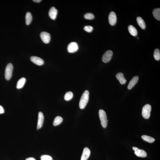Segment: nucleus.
I'll use <instances>...</instances> for the list:
<instances>
[{"label": "nucleus", "mask_w": 160, "mask_h": 160, "mask_svg": "<svg viewBox=\"0 0 160 160\" xmlns=\"http://www.w3.org/2000/svg\"><path fill=\"white\" fill-rule=\"evenodd\" d=\"M40 37L43 42L44 43H48L51 39V36L50 34L46 32H41L40 34Z\"/></svg>", "instance_id": "6"}, {"label": "nucleus", "mask_w": 160, "mask_h": 160, "mask_svg": "<svg viewBox=\"0 0 160 160\" xmlns=\"http://www.w3.org/2000/svg\"><path fill=\"white\" fill-rule=\"evenodd\" d=\"M99 118L103 128H106L107 125L108 120L106 113L103 110L100 109L99 111Z\"/></svg>", "instance_id": "2"}, {"label": "nucleus", "mask_w": 160, "mask_h": 160, "mask_svg": "<svg viewBox=\"0 0 160 160\" xmlns=\"http://www.w3.org/2000/svg\"><path fill=\"white\" fill-rule=\"evenodd\" d=\"M153 14L156 19L158 20H160V9L157 8L154 9L153 11Z\"/></svg>", "instance_id": "20"}, {"label": "nucleus", "mask_w": 160, "mask_h": 160, "mask_svg": "<svg viewBox=\"0 0 160 160\" xmlns=\"http://www.w3.org/2000/svg\"><path fill=\"white\" fill-rule=\"evenodd\" d=\"M113 55V53L111 50L106 51L103 54L102 58V61L104 63H107L110 60Z\"/></svg>", "instance_id": "5"}, {"label": "nucleus", "mask_w": 160, "mask_h": 160, "mask_svg": "<svg viewBox=\"0 0 160 160\" xmlns=\"http://www.w3.org/2000/svg\"><path fill=\"white\" fill-rule=\"evenodd\" d=\"M13 70V66L11 63H9L6 66L5 71V77L6 80H9L11 79Z\"/></svg>", "instance_id": "4"}, {"label": "nucleus", "mask_w": 160, "mask_h": 160, "mask_svg": "<svg viewBox=\"0 0 160 160\" xmlns=\"http://www.w3.org/2000/svg\"><path fill=\"white\" fill-rule=\"evenodd\" d=\"M4 110L2 107L0 105V114L4 113Z\"/></svg>", "instance_id": "28"}, {"label": "nucleus", "mask_w": 160, "mask_h": 160, "mask_svg": "<svg viewBox=\"0 0 160 160\" xmlns=\"http://www.w3.org/2000/svg\"><path fill=\"white\" fill-rule=\"evenodd\" d=\"M90 151L88 148H84L83 151L81 160H87L90 157Z\"/></svg>", "instance_id": "13"}, {"label": "nucleus", "mask_w": 160, "mask_h": 160, "mask_svg": "<svg viewBox=\"0 0 160 160\" xmlns=\"http://www.w3.org/2000/svg\"><path fill=\"white\" fill-rule=\"evenodd\" d=\"M116 77L121 84H125L126 82V80L124 78V74L122 73H118L116 75Z\"/></svg>", "instance_id": "15"}, {"label": "nucleus", "mask_w": 160, "mask_h": 160, "mask_svg": "<svg viewBox=\"0 0 160 160\" xmlns=\"http://www.w3.org/2000/svg\"><path fill=\"white\" fill-rule=\"evenodd\" d=\"M133 149L135 151L134 153L137 156L142 158L146 157L147 155L146 151L143 150L139 149L137 147H133Z\"/></svg>", "instance_id": "8"}, {"label": "nucleus", "mask_w": 160, "mask_h": 160, "mask_svg": "<svg viewBox=\"0 0 160 160\" xmlns=\"http://www.w3.org/2000/svg\"><path fill=\"white\" fill-rule=\"evenodd\" d=\"M73 96V93L72 92L69 91L67 92L65 94L64 99L66 101H69L71 100Z\"/></svg>", "instance_id": "23"}, {"label": "nucleus", "mask_w": 160, "mask_h": 160, "mask_svg": "<svg viewBox=\"0 0 160 160\" xmlns=\"http://www.w3.org/2000/svg\"><path fill=\"white\" fill-rule=\"evenodd\" d=\"M152 107L150 105L147 104L144 106L142 109V114L143 118L148 119L150 116V113Z\"/></svg>", "instance_id": "3"}, {"label": "nucleus", "mask_w": 160, "mask_h": 160, "mask_svg": "<svg viewBox=\"0 0 160 160\" xmlns=\"http://www.w3.org/2000/svg\"><path fill=\"white\" fill-rule=\"evenodd\" d=\"M63 121V118L59 116L56 117L55 118L53 122V124L55 126H56L60 124Z\"/></svg>", "instance_id": "22"}, {"label": "nucleus", "mask_w": 160, "mask_h": 160, "mask_svg": "<svg viewBox=\"0 0 160 160\" xmlns=\"http://www.w3.org/2000/svg\"><path fill=\"white\" fill-rule=\"evenodd\" d=\"M41 160H53L52 158L50 156L43 155L41 157Z\"/></svg>", "instance_id": "27"}, {"label": "nucleus", "mask_w": 160, "mask_h": 160, "mask_svg": "<svg viewBox=\"0 0 160 160\" xmlns=\"http://www.w3.org/2000/svg\"><path fill=\"white\" fill-rule=\"evenodd\" d=\"M136 20L138 24L142 29H144L146 28V25L144 20L141 17H138L136 19Z\"/></svg>", "instance_id": "16"}, {"label": "nucleus", "mask_w": 160, "mask_h": 160, "mask_svg": "<svg viewBox=\"0 0 160 160\" xmlns=\"http://www.w3.org/2000/svg\"><path fill=\"white\" fill-rule=\"evenodd\" d=\"M26 160H36L35 158H29L26 159Z\"/></svg>", "instance_id": "29"}, {"label": "nucleus", "mask_w": 160, "mask_h": 160, "mask_svg": "<svg viewBox=\"0 0 160 160\" xmlns=\"http://www.w3.org/2000/svg\"><path fill=\"white\" fill-rule=\"evenodd\" d=\"M117 18L116 14L114 12H111L109 16V21L110 24L114 26L116 23Z\"/></svg>", "instance_id": "9"}, {"label": "nucleus", "mask_w": 160, "mask_h": 160, "mask_svg": "<svg viewBox=\"0 0 160 160\" xmlns=\"http://www.w3.org/2000/svg\"><path fill=\"white\" fill-rule=\"evenodd\" d=\"M84 18L88 20H92L94 18V16L93 13H87L84 15Z\"/></svg>", "instance_id": "25"}, {"label": "nucleus", "mask_w": 160, "mask_h": 160, "mask_svg": "<svg viewBox=\"0 0 160 160\" xmlns=\"http://www.w3.org/2000/svg\"><path fill=\"white\" fill-rule=\"evenodd\" d=\"M26 81V79L24 78H22L19 79L18 81L16 88L18 89L21 88L24 85Z\"/></svg>", "instance_id": "17"}, {"label": "nucleus", "mask_w": 160, "mask_h": 160, "mask_svg": "<svg viewBox=\"0 0 160 160\" xmlns=\"http://www.w3.org/2000/svg\"><path fill=\"white\" fill-rule=\"evenodd\" d=\"M44 116L42 112H40L38 115V120L37 124V129H39L42 127L43 124Z\"/></svg>", "instance_id": "12"}, {"label": "nucleus", "mask_w": 160, "mask_h": 160, "mask_svg": "<svg viewBox=\"0 0 160 160\" xmlns=\"http://www.w3.org/2000/svg\"><path fill=\"white\" fill-rule=\"evenodd\" d=\"M142 139L145 141H147L149 143H152L155 141V139L151 136L144 135L141 136Z\"/></svg>", "instance_id": "21"}, {"label": "nucleus", "mask_w": 160, "mask_h": 160, "mask_svg": "<svg viewBox=\"0 0 160 160\" xmlns=\"http://www.w3.org/2000/svg\"><path fill=\"white\" fill-rule=\"evenodd\" d=\"M89 93L88 90H86L81 96L80 99L79 103V107L80 109H84L85 108L88 103L89 99Z\"/></svg>", "instance_id": "1"}, {"label": "nucleus", "mask_w": 160, "mask_h": 160, "mask_svg": "<svg viewBox=\"0 0 160 160\" xmlns=\"http://www.w3.org/2000/svg\"><path fill=\"white\" fill-rule=\"evenodd\" d=\"M154 58L157 60H159L160 59V52L158 49H155L154 52Z\"/></svg>", "instance_id": "24"}, {"label": "nucleus", "mask_w": 160, "mask_h": 160, "mask_svg": "<svg viewBox=\"0 0 160 160\" xmlns=\"http://www.w3.org/2000/svg\"><path fill=\"white\" fill-rule=\"evenodd\" d=\"M32 19V17L31 13L29 12L27 13L25 16V20H26V23L27 25H29L31 22Z\"/></svg>", "instance_id": "19"}, {"label": "nucleus", "mask_w": 160, "mask_h": 160, "mask_svg": "<svg viewBox=\"0 0 160 160\" xmlns=\"http://www.w3.org/2000/svg\"><path fill=\"white\" fill-rule=\"evenodd\" d=\"M32 1L36 3H39L41 1V0H33Z\"/></svg>", "instance_id": "30"}, {"label": "nucleus", "mask_w": 160, "mask_h": 160, "mask_svg": "<svg viewBox=\"0 0 160 160\" xmlns=\"http://www.w3.org/2000/svg\"><path fill=\"white\" fill-rule=\"evenodd\" d=\"M84 29L86 32H91L93 31V28L90 26H86L84 27Z\"/></svg>", "instance_id": "26"}, {"label": "nucleus", "mask_w": 160, "mask_h": 160, "mask_svg": "<svg viewBox=\"0 0 160 160\" xmlns=\"http://www.w3.org/2000/svg\"><path fill=\"white\" fill-rule=\"evenodd\" d=\"M58 14V10L55 7H53L50 9L49 12V16L53 20H55Z\"/></svg>", "instance_id": "11"}, {"label": "nucleus", "mask_w": 160, "mask_h": 160, "mask_svg": "<svg viewBox=\"0 0 160 160\" xmlns=\"http://www.w3.org/2000/svg\"><path fill=\"white\" fill-rule=\"evenodd\" d=\"M78 44L75 42H72L68 45L67 49L69 53H74L78 51Z\"/></svg>", "instance_id": "7"}, {"label": "nucleus", "mask_w": 160, "mask_h": 160, "mask_svg": "<svg viewBox=\"0 0 160 160\" xmlns=\"http://www.w3.org/2000/svg\"><path fill=\"white\" fill-rule=\"evenodd\" d=\"M30 60L38 66H41L44 63V61L42 59L37 56H32L30 58Z\"/></svg>", "instance_id": "10"}, {"label": "nucleus", "mask_w": 160, "mask_h": 160, "mask_svg": "<svg viewBox=\"0 0 160 160\" xmlns=\"http://www.w3.org/2000/svg\"><path fill=\"white\" fill-rule=\"evenodd\" d=\"M128 29L129 32L132 35L136 36L137 35V29L134 26L132 25H130L128 27Z\"/></svg>", "instance_id": "18"}, {"label": "nucleus", "mask_w": 160, "mask_h": 160, "mask_svg": "<svg viewBox=\"0 0 160 160\" xmlns=\"http://www.w3.org/2000/svg\"><path fill=\"white\" fill-rule=\"evenodd\" d=\"M139 79V77L138 76H135L133 77L130 81L127 86V88L129 90H130L137 83Z\"/></svg>", "instance_id": "14"}]
</instances>
